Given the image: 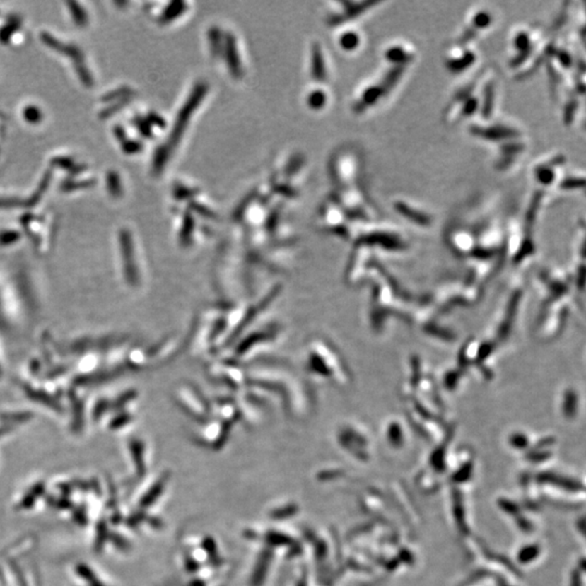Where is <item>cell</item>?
Instances as JSON below:
<instances>
[{
	"mask_svg": "<svg viewBox=\"0 0 586 586\" xmlns=\"http://www.w3.org/2000/svg\"><path fill=\"white\" fill-rule=\"evenodd\" d=\"M184 9V3H172L170 7L163 12L161 16V20L163 22H170L171 20L175 19L177 16H180Z\"/></svg>",
	"mask_w": 586,
	"mask_h": 586,
	"instance_id": "cell-12",
	"label": "cell"
},
{
	"mask_svg": "<svg viewBox=\"0 0 586 586\" xmlns=\"http://www.w3.org/2000/svg\"><path fill=\"white\" fill-rule=\"evenodd\" d=\"M387 95L388 93L385 91L380 83L377 82L375 84L368 85L361 91L360 96L353 105V110L358 115H361L364 111L368 110L369 107L376 105Z\"/></svg>",
	"mask_w": 586,
	"mask_h": 586,
	"instance_id": "cell-5",
	"label": "cell"
},
{
	"mask_svg": "<svg viewBox=\"0 0 586 586\" xmlns=\"http://www.w3.org/2000/svg\"><path fill=\"white\" fill-rule=\"evenodd\" d=\"M338 4L341 6V10L329 18V24H340L350 21L351 19L358 17L370 8L379 5L380 1H374V0L353 1V0H348V1H340Z\"/></svg>",
	"mask_w": 586,
	"mask_h": 586,
	"instance_id": "cell-3",
	"label": "cell"
},
{
	"mask_svg": "<svg viewBox=\"0 0 586 586\" xmlns=\"http://www.w3.org/2000/svg\"><path fill=\"white\" fill-rule=\"evenodd\" d=\"M385 58L392 66H409L415 58V52L409 45L393 44L385 52Z\"/></svg>",
	"mask_w": 586,
	"mask_h": 586,
	"instance_id": "cell-6",
	"label": "cell"
},
{
	"mask_svg": "<svg viewBox=\"0 0 586 586\" xmlns=\"http://www.w3.org/2000/svg\"><path fill=\"white\" fill-rule=\"evenodd\" d=\"M332 175L339 189L358 186L360 161L352 150H342L332 161Z\"/></svg>",
	"mask_w": 586,
	"mask_h": 586,
	"instance_id": "cell-1",
	"label": "cell"
},
{
	"mask_svg": "<svg viewBox=\"0 0 586 586\" xmlns=\"http://www.w3.org/2000/svg\"><path fill=\"white\" fill-rule=\"evenodd\" d=\"M308 105L314 109V110H320L322 107H325L327 102V94L322 89H316L312 91L307 98Z\"/></svg>",
	"mask_w": 586,
	"mask_h": 586,
	"instance_id": "cell-11",
	"label": "cell"
},
{
	"mask_svg": "<svg viewBox=\"0 0 586 586\" xmlns=\"http://www.w3.org/2000/svg\"><path fill=\"white\" fill-rule=\"evenodd\" d=\"M393 208H394V210L399 214L402 215V216H404L406 220H409L411 222L417 223V224L423 225V226L429 225L430 222H431V218H430L427 213L419 210V209H416L415 206L403 201V200H397V202H394L393 204Z\"/></svg>",
	"mask_w": 586,
	"mask_h": 586,
	"instance_id": "cell-7",
	"label": "cell"
},
{
	"mask_svg": "<svg viewBox=\"0 0 586 586\" xmlns=\"http://www.w3.org/2000/svg\"><path fill=\"white\" fill-rule=\"evenodd\" d=\"M312 76L317 82H325L327 78L325 58L320 45L315 44L312 48Z\"/></svg>",
	"mask_w": 586,
	"mask_h": 586,
	"instance_id": "cell-8",
	"label": "cell"
},
{
	"mask_svg": "<svg viewBox=\"0 0 586 586\" xmlns=\"http://www.w3.org/2000/svg\"><path fill=\"white\" fill-rule=\"evenodd\" d=\"M208 86L204 83H200L194 87L192 94L190 95L188 100L184 103L182 110L178 113L177 119H176L175 125H174L173 131H172L171 136H170V141L168 146H166V149L170 151L172 147H175L184 133V129L187 127L188 121L192 117V113L194 112L199 103L201 102L202 99L204 98Z\"/></svg>",
	"mask_w": 586,
	"mask_h": 586,
	"instance_id": "cell-2",
	"label": "cell"
},
{
	"mask_svg": "<svg viewBox=\"0 0 586 586\" xmlns=\"http://www.w3.org/2000/svg\"><path fill=\"white\" fill-rule=\"evenodd\" d=\"M339 45L346 52H354L361 45V36L356 30H348L339 38Z\"/></svg>",
	"mask_w": 586,
	"mask_h": 586,
	"instance_id": "cell-10",
	"label": "cell"
},
{
	"mask_svg": "<svg viewBox=\"0 0 586 586\" xmlns=\"http://www.w3.org/2000/svg\"><path fill=\"white\" fill-rule=\"evenodd\" d=\"M476 59V52L468 45L458 44L446 56V66L451 72L460 73L470 68Z\"/></svg>",
	"mask_w": 586,
	"mask_h": 586,
	"instance_id": "cell-4",
	"label": "cell"
},
{
	"mask_svg": "<svg viewBox=\"0 0 586 586\" xmlns=\"http://www.w3.org/2000/svg\"><path fill=\"white\" fill-rule=\"evenodd\" d=\"M218 35H220V34H218V32H216V30H213L212 33H211V36H212V37H214V40H213L212 42V50L213 54H216V52H218V50H220L221 40L220 36Z\"/></svg>",
	"mask_w": 586,
	"mask_h": 586,
	"instance_id": "cell-13",
	"label": "cell"
},
{
	"mask_svg": "<svg viewBox=\"0 0 586 586\" xmlns=\"http://www.w3.org/2000/svg\"><path fill=\"white\" fill-rule=\"evenodd\" d=\"M226 47L227 58H228V64L231 73L236 75V76H239L241 74L240 59H239L238 52H237L236 42H234V38L231 36H227Z\"/></svg>",
	"mask_w": 586,
	"mask_h": 586,
	"instance_id": "cell-9",
	"label": "cell"
}]
</instances>
